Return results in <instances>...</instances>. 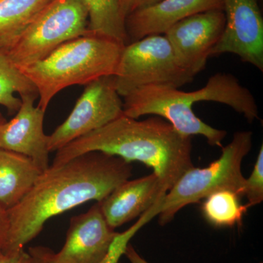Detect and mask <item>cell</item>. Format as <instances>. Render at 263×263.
I'll list each match as a JSON object with an SVG mask.
<instances>
[{
	"mask_svg": "<svg viewBox=\"0 0 263 263\" xmlns=\"http://www.w3.org/2000/svg\"><path fill=\"white\" fill-rule=\"evenodd\" d=\"M132 175L130 162L101 152H88L59 167H49L8 211L10 229L5 255L24 249L48 219L84 202L101 201Z\"/></svg>",
	"mask_w": 263,
	"mask_h": 263,
	"instance_id": "6da1fadb",
	"label": "cell"
},
{
	"mask_svg": "<svg viewBox=\"0 0 263 263\" xmlns=\"http://www.w3.org/2000/svg\"><path fill=\"white\" fill-rule=\"evenodd\" d=\"M192 139L160 117L138 121L123 114L57 150L50 167H59L88 152H104L152 167L166 194L183 173L194 167Z\"/></svg>",
	"mask_w": 263,
	"mask_h": 263,
	"instance_id": "7a4b0ae2",
	"label": "cell"
},
{
	"mask_svg": "<svg viewBox=\"0 0 263 263\" xmlns=\"http://www.w3.org/2000/svg\"><path fill=\"white\" fill-rule=\"evenodd\" d=\"M125 46L90 33L64 43L41 61L18 69L37 89V107L46 111L53 97L65 88L116 76Z\"/></svg>",
	"mask_w": 263,
	"mask_h": 263,
	"instance_id": "3957f363",
	"label": "cell"
},
{
	"mask_svg": "<svg viewBox=\"0 0 263 263\" xmlns=\"http://www.w3.org/2000/svg\"><path fill=\"white\" fill-rule=\"evenodd\" d=\"M235 95L234 85L229 76L219 72L196 91H183L165 85L138 88L124 97L123 111L127 117L137 119L146 115L160 117L183 136H203L211 146L221 148L227 132L202 122L194 113L193 104L212 101L229 105Z\"/></svg>",
	"mask_w": 263,
	"mask_h": 263,
	"instance_id": "277c9868",
	"label": "cell"
},
{
	"mask_svg": "<svg viewBox=\"0 0 263 263\" xmlns=\"http://www.w3.org/2000/svg\"><path fill=\"white\" fill-rule=\"evenodd\" d=\"M252 146V133H235L233 140L221 147V155L206 167H192L183 173L161 202L159 222L168 224L183 208L197 203L220 190H230L245 196L246 179L241 164Z\"/></svg>",
	"mask_w": 263,
	"mask_h": 263,
	"instance_id": "5b68a950",
	"label": "cell"
},
{
	"mask_svg": "<svg viewBox=\"0 0 263 263\" xmlns=\"http://www.w3.org/2000/svg\"><path fill=\"white\" fill-rule=\"evenodd\" d=\"M83 0H52L5 53L17 67L43 60L67 41L89 34Z\"/></svg>",
	"mask_w": 263,
	"mask_h": 263,
	"instance_id": "8992f818",
	"label": "cell"
},
{
	"mask_svg": "<svg viewBox=\"0 0 263 263\" xmlns=\"http://www.w3.org/2000/svg\"><path fill=\"white\" fill-rule=\"evenodd\" d=\"M115 76L121 97L149 85L178 88L191 83L194 76L183 70L165 36L154 34L126 45Z\"/></svg>",
	"mask_w": 263,
	"mask_h": 263,
	"instance_id": "52a82bcc",
	"label": "cell"
},
{
	"mask_svg": "<svg viewBox=\"0 0 263 263\" xmlns=\"http://www.w3.org/2000/svg\"><path fill=\"white\" fill-rule=\"evenodd\" d=\"M123 114V100L116 88L115 76L100 78L86 85L70 115L48 136V149L57 152Z\"/></svg>",
	"mask_w": 263,
	"mask_h": 263,
	"instance_id": "ba28073f",
	"label": "cell"
},
{
	"mask_svg": "<svg viewBox=\"0 0 263 263\" xmlns=\"http://www.w3.org/2000/svg\"><path fill=\"white\" fill-rule=\"evenodd\" d=\"M224 26V10H211L183 19L164 34L179 65L195 77L205 68Z\"/></svg>",
	"mask_w": 263,
	"mask_h": 263,
	"instance_id": "9c48e42d",
	"label": "cell"
},
{
	"mask_svg": "<svg viewBox=\"0 0 263 263\" xmlns=\"http://www.w3.org/2000/svg\"><path fill=\"white\" fill-rule=\"evenodd\" d=\"M226 26L211 57L233 53L263 71V19L257 0H223Z\"/></svg>",
	"mask_w": 263,
	"mask_h": 263,
	"instance_id": "30bf717a",
	"label": "cell"
},
{
	"mask_svg": "<svg viewBox=\"0 0 263 263\" xmlns=\"http://www.w3.org/2000/svg\"><path fill=\"white\" fill-rule=\"evenodd\" d=\"M118 233L108 226L100 204L71 218L63 247L53 253L54 263H100Z\"/></svg>",
	"mask_w": 263,
	"mask_h": 263,
	"instance_id": "8fae6325",
	"label": "cell"
},
{
	"mask_svg": "<svg viewBox=\"0 0 263 263\" xmlns=\"http://www.w3.org/2000/svg\"><path fill=\"white\" fill-rule=\"evenodd\" d=\"M36 95L22 97V105L9 122L0 126V148L29 157L43 172L50 167L48 136L44 133L46 111L34 106Z\"/></svg>",
	"mask_w": 263,
	"mask_h": 263,
	"instance_id": "7c38bea8",
	"label": "cell"
},
{
	"mask_svg": "<svg viewBox=\"0 0 263 263\" xmlns=\"http://www.w3.org/2000/svg\"><path fill=\"white\" fill-rule=\"evenodd\" d=\"M165 195L160 179L152 173L140 179L127 180L98 202L108 226L115 230L152 208L158 206L160 212Z\"/></svg>",
	"mask_w": 263,
	"mask_h": 263,
	"instance_id": "4fadbf2b",
	"label": "cell"
},
{
	"mask_svg": "<svg viewBox=\"0 0 263 263\" xmlns=\"http://www.w3.org/2000/svg\"><path fill=\"white\" fill-rule=\"evenodd\" d=\"M216 9L223 10V0H162L126 18L128 44L146 36L164 34L183 19Z\"/></svg>",
	"mask_w": 263,
	"mask_h": 263,
	"instance_id": "5bb4252c",
	"label": "cell"
},
{
	"mask_svg": "<svg viewBox=\"0 0 263 263\" xmlns=\"http://www.w3.org/2000/svg\"><path fill=\"white\" fill-rule=\"evenodd\" d=\"M42 174L29 157L0 148V205L8 211L15 207Z\"/></svg>",
	"mask_w": 263,
	"mask_h": 263,
	"instance_id": "9a60e30c",
	"label": "cell"
},
{
	"mask_svg": "<svg viewBox=\"0 0 263 263\" xmlns=\"http://www.w3.org/2000/svg\"><path fill=\"white\" fill-rule=\"evenodd\" d=\"M51 1L0 0V51H8Z\"/></svg>",
	"mask_w": 263,
	"mask_h": 263,
	"instance_id": "2e32d148",
	"label": "cell"
},
{
	"mask_svg": "<svg viewBox=\"0 0 263 263\" xmlns=\"http://www.w3.org/2000/svg\"><path fill=\"white\" fill-rule=\"evenodd\" d=\"M89 14L88 29L91 33L128 44L123 0H83Z\"/></svg>",
	"mask_w": 263,
	"mask_h": 263,
	"instance_id": "e0dca14e",
	"label": "cell"
},
{
	"mask_svg": "<svg viewBox=\"0 0 263 263\" xmlns=\"http://www.w3.org/2000/svg\"><path fill=\"white\" fill-rule=\"evenodd\" d=\"M240 197L230 190H220L205 197L202 203V215L208 222L218 228L241 224L249 209L242 205Z\"/></svg>",
	"mask_w": 263,
	"mask_h": 263,
	"instance_id": "ac0fdd59",
	"label": "cell"
},
{
	"mask_svg": "<svg viewBox=\"0 0 263 263\" xmlns=\"http://www.w3.org/2000/svg\"><path fill=\"white\" fill-rule=\"evenodd\" d=\"M26 95H36L37 89L10 61L6 53L0 51V105L8 109L10 114L18 111L22 100Z\"/></svg>",
	"mask_w": 263,
	"mask_h": 263,
	"instance_id": "d6986e66",
	"label": "cell"
},
{
	"mask_svg": "<svg viewBox=\"0 0 263 263\" xmlns=\"http://www.w3.org/2000/svg\"><path fill=\"white\" fill-rule=\"evenodd\" d=\"M157 211L155 207L147 211L140 216L139 219L129 229L123 233H118L110 245L108 253L100 263H119L121 257L124 255L129 245V240L138 233V230L145 224L149 222L153 218L157 216Z\"/></svg>",
	"mask_w": 263,
	"mask_h": 263,
	"instance_id": "ffe728a7",
	"label": "cell"
},
{
	"mask_svg": "<svg viewBox=\"0 0 263 263\" xmlns=\"http://www.w3.org/2000/svg\"><path fill=\"white\" fill-rule=\"evenodd\" d=\"M245 196L248 208L259 205L263 200V146H261L254 164L253 171L249 179H246Z\"/></svg>",
	"mask_w": 263,
	"mask_h": 263,
	"instance_id": "44dd1931",
	"label": "cell"
},
{
	"mask_svg": "<svg viewBox=\"0 0 263 263\" xmlns=\"http://www.w3.org/2000/svg\"><path fill=\"white\" fill-rule=\"evenodd\" d=\"M9 229L10 219L8 210L0 205V259L5 256Z\"/></svg>",
	"mask_w": 263,
	"mask_h": 263,
	"instance_id": "7402d4cb",
	"label": "cell"
},
{
	"mask_svg": "<svg viewBox=\"0 0 263 263\" xmlns=\"http://www.w3.org/2000/svg\"><path fill=\"white\" fill-rule=\"evenodd\" d=\"M28 253L30 255L32 263H54L53 260L54 252L48 247L41 246L30 247Z\"/></svg>",
	"mask_w": 263,
	"mask_h": 263,
	"instance_id": "603a6c76",
	"label": "cell"
},
{
	"mask_svg": "<svg viewBox=\"0 0 263 263\" xmlns=\"http://www.w3.org/2000/svg\"><path fill=\"white\" fill-rule=\"evenodd\" d=\"M162 0H123V10L126 18L136 10L148 8Z\"/></svg>",
	"mask_w": 263,
	"mask_h": 263,
	"instance_id": "cb8c5ba5",
	"label": "cell"
},
{
	"mask_svg": "<svg viewBox=\"0 0 263 263\" xmlns=\"http://www.w3.org/2000/svg\"><path fill=\"white\" fill-rule=\"evenodd\" d=\"M0 263H32L30 255L24 249L6 254L0 259Z\"/></svg>",
	"mask_w": 263,
	"mask_h": 263,
	"instance_id": "d4e9b609",
	"label": "cell"
},
{
	"mask_svg": "<svg viewBox=\"0 0 263 263\" xmlns=\"http://www.w3.org/2000/svg\"><path fill=\"white\" fill-rule=\"evenodd\" d=\"M124 255L127 257L129 259L130 263H148L146 259H143V257L137 252L134 247L130 245H128L127 249H126Z\"/></svg>",
	"mask_w": 263,
	"mask_h": 263,
	"instance_id": "484cf974",
	"label": "cell"
},
{
	"mask_svg": "<svg viewBox=\"0 0 263 263\" xmlns=\"http://www.w3.org/2000/svg\"><path fill=\"white\" fill-rule=\"evenodd\" d=\"M6 119H5V117H3V114L0 112V126L2 125V124H3V123H5L6 122Z\"/></svg>",
	"mask_w": 263,
	"mask_h": 263,
	"instance_id": "4316f807",
	"label": "cell"
}]
</instances>
